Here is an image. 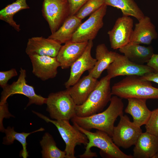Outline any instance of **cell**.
Here are the masks:
<instances>
[{"label": "cell", "mask_w": 158, "mask_h": 158, "mask_svg": "<svg viewBox=\"0 0 158 158\" xmlns=\"http://www.w3.org/2000/svg\"><path fill=\"white\" fill-rule=\"evenodd\" d=\"M122 99L116 96H113L109 105L104 111L85 117L76 116L71 121L85 129L101 130L112 137L115 122L118 116L123 114L124 105Z\"/></svg>", "instance_id": "obj_1"}, {"label": "cell", "mask_w": 158, "mask_h": 158, "mask_svg": "<svg viewBox=\"0 0 158 158\" xmlns=\"http://www.w3.org/2000/svg\"><path fill=\"white\" fill-rule=\"evenodd\" d=\"M111 91L112 95L122 99H158V88L153 87L150 81L139 76H126L115 83Z\"/></svg>", "instance_id": "obj_2"}, {"label": "cell", "mask_w": 158, "mask_h": 158, "mask_svg": "<svg viewBox=\"0 0 158 158\" xmlns=\"http://www.w3.org/2000/svg\"><path fill=\"white\" fill-rule=\"evenodd\" d=\"M73 125L87 136L88 142L85 146V150L79 156L81 158H91L97 157V154L92 152V147H97L101 150L107 157L110 158H133L132 155H128L122 151L113 142L112 137L106 132L99 130L92 132L85 129L76 124Z\"/></svg>", "instance_id": "obj_3"}, {"label": "cell", "mask_w": 158, "mask_h": 158, "mask_svg": "<svg viewBox=\"0 0 158 158\" xmlns=\"http://www.w3.org/2000/svg\"><path fill=\"white\" fill-rule=\"evenodd\" d=\"M111 78L108 75L102 78L96 87L83 104L76 105V116H88L101 112L111 98Z\"/></svg>", "instance_id": "obj_4"}, {"label": "cell", "mask_w": 158, "mask_h": 158, "mask_svg": "<svg viewBox=\"0 0 158 158\" xmlns=\"http://www.w3.org/2000/svg\"><path fill=\"white\" fill-rule=\"evenodd\" d=\"M32 112L47 122H50L57 128L66 144L64 152L66 158H75V148L77 145L82 144L86 146L88 140L84 133L80 131L73 125H71L69 121L51 120L39 113Z\"/></svg>", "instance_id": "obj_5"}, {"label": "cell", "mask_w": 158, "mask_h": 158, "mask_svg": "<svg viewBox=\"0 0 158 158\" xmlns=\"http://www.w3.org/2000/svg\"><path fill=\"white\" fill-rule=\"evenodd\" d=\"M46 104L53 119L69 121L76 116V105L66 90L50 93Z\"/></svg>", "instance_id": "obj_6"}, {"label": "cell", "mask_w": 158, "mask_h": 158, "mask_svg": "<svg viewBox=\"0 0 158 158\" xmlns=\"http://www.w3.org/2000/svg\"><path fill=\"white\" fill-rule=\"evenodd\" d=\"M19 72L20 74L17 80L11 85L8 84L3 88L1 94L0 105L6 103L8 97L16 94H22L28 98L29 102L26 107L32 104L41 105L46 104L47 98L37 95L35 92L34 87L27 83L26 70L20 68Z\"/></svg>", "instance_id": "obj_7"}, {"label": "cell", "mask_w": 158, "mask_h": 158, "mask_svg": "<svg viewBox=\"0 0 158 158\" xmlns=\"http://www.w3.org/2000/svg\"><path fill=\"white\" fill-rule=\"evenodd\" d=\"M117 125L114 126L112 138L118 147L127 149L135 145L142 133L140 127L130 121L126 115L120 116Z\"/></svg>", "instance_id": "obj_8"}, {"label": "cell", "mask_w": 158, "mask_h": 158, "mask_svg": "<svg viewBox=\"0 0 158 158\" xmlns=\"http://www.w3.org/2000/svg\"><path fill=\"white\" fill-rule=\"evenodd\" d=\"M42 11L52 34L70 15L69 5L67 0H44Z\"/></svg>", "instance_id": "obj_9"}, {"label": "cell", "mask_w": 158, "mask_h": 158, "mask_svg": "<svg viewBox=\"0 0 158 158\" xmlns=\"http://www.w3.org/2000/svg\"><path fill=\"white\" fill-rule=\"evenodd\" d=\"M107 6L104 4L82 23L74 34L71 41L81 42L93 40L103 26V18L106 13Z\"/></svg>", "instance_id": "obj_10"}, {"label": "cell", "mask_w": 158, "mask_h": 158, "mask_svg": "<svg viewBox=\"0 0 158 158\" xmlns=\"http://www.w3.org/2000/svg\"><path fill=\"white\" fill-rule=\"evenodd\" d=\"M107 70V75L111 78L121 75L142 76L146 73L154 72L147 65L136 64L124 55L117 53L114 61Z\"/></svg>", "instance_id": "obj_11"}, {"label": "cell", "mask_w": 158, "mask_h": 158, "mask_svg": "<svg viewBox=\"0 0 158 158\" xmlns=\"http://www.w3.org/2000/svg\"><path fill=\"white\" fill-rule=\"evenodd\" d=\"M133 25V20L129 16L123 15L116 20L113 28L107 33L111 48L119 49L130 42Z\"/></svg>", "instance_id": "obj_12"}, {"label": "cell", "mask_w": 158, "mask_h": 158, "mask_svg": "<svg viewBox=\"0 0 158 158\" xmlns=\"http://www.w3.org/2000/svg\"><path fill=\"white\" fill-rule=\"evenodd\" d=\"M28 56L32 64V72L36 77L43 81L56 77L57 68L60 66L56 57L37 55Z\"/></svg>", "instance_id": "obj_13"}, {"label": "cell", "mask_w": 158, "mask_h": 158, "mask_svg": "<svg viewBox=\"0 0 158 158\" xmlns=\"http://www.w3.org/2000/svg\"><path fill=\"white\" fill-rule=\"evenodd\" d=\"M93 46L92 40L89 41L83 54L70 67L69 78L64 84L66 88L75 84L85 71L92 69L94 66L97 60L91 56V50Z\"/></svg>", "instance_id": "obj_14"}, {"label": "cell", "mask_w": 158, "mask_h": 158, "mask_svg": "<svg viewBox=\"0 0 158 158\" xmlns=\"http://www.w3.org/2000/svg\"><path fill=\"white\" fill-rule=\"evenodd\" d=\"M56 40L48 37H35L29 38L25 49L28 55H46L56 57L61 47Z\"/></svg>", "instance_id": "obj_15"}, {"label": "cell", "mask_w": 158, "mask_h": 158, "mask_svg": "<svg viewBox=\"0 0 158 158\" xmlns=\"http://www.w3.org/2000/svg\"><path fill=\"white\" fill-rule=\"evenodd\" d=\"M88 42H75L70 41L62 46L56 58L63 69L70 67L83 54Z\"/></svg>", "instance_id": "obj_16"}, {"label": "cell", "mask_w": 158, "mask_h": 158, "mask_svg": "<svg viewBox=\"0 0 158 158\" xmlns=\"http://www.w3.org/2000/svg\"><path fill=\"white\" fill-rule=\"evenodd\" d=\"M135 25L131 36L130 42L149 45L152 41L157 39L158 35L154 25L150 18L145 16Z\"/></svg>", "instance_id": "obj_17"}, {"label": "cell", "mask_w": 158, "mask_h": 158, "mask_svg": "<svg viewBox=\"0 0 158 158\" xmlns=\"http://www.w3.org/2000/svg\"><path fill=\"white\" fill-rule=\"evenodd\" d=\"M96 79L88 74L80 79L73 85L66 90L76 105L83 104L99 83Z\"/></svg>", "instance_id": "obj_18"}, {"label": "cell", "mask_w": 158, "mask_h": 158, "mask_svg": "<svg viewBox=\"0 0 158 158\" xmlns=\"http://www.w3.org/2000/svg\"><path fill=\"white\" fill-rule=\"evenodd\" d=\"M135 145L133 158H154L158 152V136L142 133Z\"/></svg>", "instance_id": "obj_19"}, {"label": "cell", "mask_w": 158, "mask_h": 158, "mask_svg": "<svg viewBox=\"0 0 158 158\" xmlns=\"http://www.w3.org/2000/svg\"><path fill=\"white\" fill-rule=\"evenodd\" d=\"M127 99L128 104L125 110V113L132 116L133 122L138 126L141 127L146 125L152 112L147 106V99L137 98H130Z\"/></svg>", "instance_id": "obj_20"}, {"label": "cell", "mask_w": 158, "mask_h": 158, "mask_svg": "<svg viewBox=\"0 0 158 158\" xmlns=\"http://www.w3.org/2000/svg\"><path fill=\"white\" fill-rule=\"evenodd\" d=\"M119 51L132 62L141 65L147 63L154 54L151 46L145 47L130 42Z\"/></svg>", "instance_id": "obj_21"}, {"label": "cell", "mask_w": 158, "mask_h": 158, "mask_svg": "<svg viewBox=\"0 0 158 158\" xmlns=\"http://www.w3.org/2000/svg\"><path fill=\"white\" fill-rule=\"evenodd\" d=\"M116 53L109 51L104 44L98 45L96 49L97 61L93 68L88 71L89 74L96 79L99 78L103 71L114 61Z\"/></svg>", "instance_id": "obj_22"}, {"label": "cell", "mask_w": 158, "mask_h": 158, "mask_svg": "<svg viewBox=\"0 0 158 158\" xmlns=\"http://www.w3.org/2000/svg\"><path fill=\"white\" fill-rule=\"evenodd\" d=\"M82 20L75 15H69L59 28L48 37L61 44L71 40L74 34L82 23Z\"/></svg>", "instance_id": "obj_23"}, {"label": "cell", "mask_w": 158, "mask_h": 158, "mask_svg": "<svg viewBox=\"0 0 158 158\" xmlns=\"http://www.w3.org/2000/svg\"><path fill=\"white\" fill-rule=\"evenodd\" d=\"M30 8L26 0H16L7 5L0 11V19L13 27L18 32L20 30V25L17 24L13 19L14 15L20 11Z\"/></svg>", "instance_id": "obj_24"}, {"label": "cell", "mask_w": 158, "mask_h": 158, "mask_svg": "<svg viewBox=\"0 0 158 158\" xmlns=\"http://www.w3.org/2000/svg\"><path fill=\"white\" fill-rule=\"evenodd\" d=\"M105 4L120 9L123 15L132 16L138 21L145 16L134 0H104Z\"/></svg>", "instance_id": "obj_25"}, {"label": "cell", "mask_w": 158, "mask_h": 158, "mask_svg": "<svg viewBox=\"0 0 158 158\" xmlns=\"http://www.w3.org/2000/svg\"><path fill=\"white\" fill-rule=\"evenodd\" d=\"M44 130V128H41L30 133H18L14 130V127L8 126L6 129H5L4 131L6 136L3 138V143L5 145H9L13 144L15 140L18 141L23 147V149L20 152V155L23 158H26L29 156L26 149L27 137L31 134Z\"/></svg>", "instance_id": "obj_26"}, {"label": "cell", "mask_w": 158, "mask_h": 158, "mask_svg": "<svg viewBox=\"0 0 158 158\" xmlns=\"http://www.w3.org/2000/svg\"><path fill=\"white\" fill-rule=\"evenodd\" d=\"M40 143L42 148V158H66L65 152L57 147L53 137L49 133L44 134Z\"/></svg>", "instance_id": "obj_27"}, {"label": "cell", "mask_w": 158, "mask_h": 158, "mask_svg": "<svg viewBox=\"0 0 158 158\" xmlns=\"http://www.w3.org/2000/svg\"><path fill=\"white\" fill-rule=\"evenodd\" d=\"M105 4L104 0H88L75 15L83 20L91 15Z\"/></svg>", "instance_id": "obj_28"}, {"label": "cell", "mask_w": 158, "mask_h": 158, "mask_svg": "<svg viewBox=\"0 0 158 158\" xmlns=\"http://www.w3.org/2000/svg\"><path fill=\"white\" fill-rule=\"evenodd\" d=\"M145 127L146 132L158 136V108L152 111L150 118Z\"/></svg>", "instance_id": "obj_29"}, {"label": "cell", "mask_w": 158, "mask_h": 158, "mask_svg": "<svg viewBox=\"0 0 158 158\" xmlns=\"http://www.w3.org/2000/svg\"><path fill=\"white\" fill-rule=\"evenodd\" d=\"M18 73L15 68L6 71H0V86L2 89L7 85L8 81L12 78L16 76Z\"/></svg>", "instance_id": "obj_30"}, {"label": "cell", "mask_w": 158, "mask_h": 158, "mask_svg": "<svg viewBox=\"0 0 158 158\" xmlns=\"http://www.w3.org/2000/svg\"><path fill=\"white\" fill-rule=\"evenodd\" d=\"M69 5L70 15H75L88 0H67Z\"/></svg>", "instance_id": "obj_31"}, {"label": "cell", "mask_w": 158, "mask_h": 158, "mask_svg": "<svg viewBox=\"0 0 158 158\" xmlns=\"http://www.w3.org/2000/svg\"><path fill=\"white\" fill-rule=\"evenodd\" d=\"M147 65L155 72H158V54H154Z\"/></svg>", "instance_id": "obj_32"}, {"label": "cell", "mask_w": 158, "mask_h": 158, "mask_svg": "<svg viewBox=\"0 0 158 158\" xmlns=\"http://www.w3.org/2000/svg\"><path fill=\"white\" fill-rule=\"evenodd\" d=\"M140 76L144 80L153 82L158 84V72H150Z\"/></svg>", "instance_id": "obj_33"}, {"label": "cell", "mask_w": 158, "mask_h": 158, "mask_svg": "<svg viewBox=\"0 0 158 158\" xmlns=\"http://www.w3.org/2000/svg\"><path fill=\"white\" fill-rule=\"evenodd\" d=\"M154 158H158V152L154 157Z\"/></svg>", "instance_id": "obj_34"}]
</instances>
